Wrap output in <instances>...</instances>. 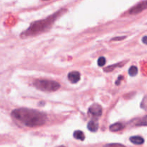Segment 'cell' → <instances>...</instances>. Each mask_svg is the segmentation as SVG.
<instances>
[{"mask_svg": "<svg viewBox=\"0 0 147 147\" xmlns=\"http://www.w3.org/2000/svg\"><path fill=\"white\" fill-rule=\"evenodd\" d=\"M89 112L92 114L94 116L99 117L102 115V107H100L99 105L94 104L90 107L89 109Z\"/></svg>", "mask_w": 147, "mask_h": 147, "instance_id": "5b68a950", "label": "cell"}, {"mask_svg": "<svg viewBox=\"0 0 147 147\" xmlns=\"http://www.w3.org/2000/svg\"><path fill=\"white\" fill-rule=\"evenodd\" d=\"M147 9V0H144L143 2L137 4L134 7H133L129 10V13L131 15H136V14L140 13L142 11L145 10Z\"/></svg>", "mask_w": 147, "mask_h": 147, "instance_id": "277c9868", "label": "cell"}, {"mask_svg": "<svg viewBox=\"0 0 147 147\" xmlns=\"http://www.w3.org/2000/svg\"><path fill=\"white\" fill-rule=\"evenodd\" d=\"M124 128V125L121 123H115L112 124L110 126V130L113 132H117V131H121Z\"/></svg>", "mask_w": 147, "mask_h": 147, "instance_id": "52a82bcc", "label": "cell"}, {"mask_svg": "<svg viewBox=\"0 0 147 147\" xmlns=\"http://www.w3.org/2000/svg\"><path fill=\"white\" fill-rule=\"evenodd\" d=\"M12 117L28 127L41 126L46 123L47 120L46 115L43 113L26 108L14 110L12 112Z\"/></svg>", "mask_w": 147, "mask_h": 147, "instance_id": "6da1fadb", "label": "cell"}, {"mask_svg": "<svg viewBox=\"0 0 147 147\" xmlns=\"http://www.w3.org/2000/svg\"><path fill=\"white\" fill-rule=\"evenodd\" d=\"M142 42L144 43V44L147 45V36H144L142 38Z\"/></svg>", "mask_w": 147, "mask_h": 147, "instance_id": "2e32d148", "label": "cell"}, {"mask_svg": "<svg viewBox=\"0 0 147 147\" xmlns=\"http://www.w3.org/2000/svg\"><path fill=\"white\" fill-rule=\"evenodd\" d=\"M130 141L134 144H137V145H140V144H144V140L142 137L138 136H132L130 138Z\"/></svg>", "mask_w": 147, "mask_h": 147, "instance_id": "9c48e42d", "label": "cell"}, {"mask_svg": "<svg viewBox=\"0 0 147 147\" xmlns=\"http://www.w3.org/2000/svg\"><path fill=\"white\" fill-rule=\"evenodd\" d=\"M65 9H61L59 12H56L53 15H51L50 17L47 18L45 20H42L40 21L33 22L32 25L30 26L28 30H27L25 32V35L27 36L30 35H35L36 34H40V32H43L44 31H46L48 29L51 27L54 21L56 20V18L59 16H60L61 14L63 13Z\"/></svg>", "mask_w": 147, "mask_h": 147, "instance_id": "7a4b0ae2", "label": "cell"}, {"mask_svg": "<svg viewBox=\"0 0 147 147\" xmlns=\"http://www.w3.org/2000/svg\"><path fill=\"white\" fill-rule=\"evenodd\" d=\"M104 147H125V146L121 144H109L105 146Z\"/></svg>", "mask_w": 147, "mask_h": 147, "instance_id": "9a60e30c", "label": "cell"}, {"mask_svg": "<svg viewBox=\"0 0 147 147\" xmlns=\"http://www.w3.org/2000/svg\"><path fill=\"white\" fill-rule=\"evenodd\" d=\"M123 38H125V36L123 37H118V38H113V40H123Z\"/></svg>", "mask_w": 147, "mask_h": 147, "instance_id": "e0dca14e", "label": "cell"}, {"mask_svg": "<svg viewBox=\"0 0 147 147\" xmlns=\"http://www.w3.org/2000/svg\"><path fill=\"white\" fill-rule=\"evenodd\" d=\"M106 63V59L105 58L102 56V57L99 58L98 61H97V64H98L99 66H102L105 64Z\"/></svg>", "mask_w": 147, "mask_h": 147, "instance_id": "4fadbf2b", "label": "cell"}, {"mask_svg": "<svg viewBox=\"0 0 147 147\" xmlns=\"http://www.w3.org/2000/svg\"><path fill=\"white\" fill-rule=\"evenodd\" d=\"M33 86L38 90L43 92H55L60 88L61 85L57 82L50 80H36L34 81Z\"/></svg>", "mask_w": 147, "mask_h": 147, "instance_id": "3957f363", "label": "cell"}, {"mask_svg": "<svg viewBox=\"0 0 147 147\" xmlns=\"http://www.w3.org/2000/svg\"><path fill=\"white\" fill-rule=\"evenodd\" d=\"M87 128L92 132H95L98 130V123L94 121H91L87 124Z\"/></svg>", "mask_w": 147, "mask_h": 147, "instance_id": "ba28073f", "label": "cell"}, {"mask_svg": "<svg viewBox=\"0 0 147 147\" xmlns=\"http://www.w3.org/2000/svg\"><path fill=\"white\" fill-rule=\"evenodd\" d=\"M73 136H74V137L76 138V139L81 140V141H84V138H85V136H84V133H83L82 131H74Z\"/></svg>", "mask_w": 147, "mask_h": 147, "instance_id": "30bf717a", "label": "cell"}, {"mask_svg": "<svg viewBox=\"0 0 147 147\" xmlns=\"http://www.w3.org/2000/svg\"><path fill=\"white\" fill-rule=\"evenodd\" d=\"M141 107L142 109H144V110H147V97H145L143 99L141 104Z\"/></svg>", "mask_w": 147, "mask_h": 147, "instance_id": "5bb4252c", "label": "cell"}, {"mask_svg": "<svg viewBox=\"0 0 147 147\" xmlns=\"http://www.w3.org/2000/svg\"><path fill=\"white\" fill-rule=\"evenodd\" d=\"M123 77L122 76H121V77H118V81H117L116 82H115V83H116V84H119V82H121V80H121V79H123Z\"/></svg>", "mask_w": 147, "mask_h": 147, "instance_id": "ac0fdd59", "label": "cell"}, {"mask_svg": "<svg viewBox=\"0 0 147 147\" xmlns=\"http://www.w3.org/2000/svg\"><path fill=\"white\" fill-rule=\"evenodd\" d=\"M58 147H65L64 146H58Z\"/></svg>", "mask_w": 147, "mask_h": 147, "instance_id": "d6986e66", "label": "cell"}, {"mask_svg": "<svg viewBox=\"0 0 147 147\" xmlns=\"http://www.w3.org/2000/svg\"><path fill=\"white\" fill-rule=\"evenodd\" d=\"M43 1H46V0H43Z\"/></svg>", "mask_w": 147, "mask_h": 147, "instance_id": "ffe728a7", "label": "cell"}, {"mask_svg": "<svg viewBox=\"0 0 147 147\" xmlns=\"http://www.w3.org/2000/svg\"><path fill=\"white\" fill-rule=\"evenodd\" d=\"M137 73H138V69H137L136 66H132L130 67L129 70H128V74H130V76L134 77V76L136 75Z\"/></svg>", "mask_w": 147, "mask_h": 147, "instance_id": "7c38bea8", "label": "cell"}, {"mask_svg": "<svg viewBox=\"0 0 147 147\" xmlns=\"http://www.w3.org/2000/svg\"><path fill=\"white\" fill-rule=\"evenodd\" d=\"M136 125L138 126H146L147 125V115L143 117L137 122Z\"/></svg>", "mask_w": 147, "mask_h": 147, "instance_id": "8fae6325", "label": "cell"}, {"mask_svg": "<svg viewBox=\"0 0 147 147\" xmlns=\"http://www.w3.org/2000/svg\"><path fill=\"white\" fill-rule=\"evenodd\" d=\"M80 73L78 71H71L68 74V79L73 84H76L80 80Z\"/></svg>", "mask_w": 147, "mask_h": 147, "instance_id": "8992f818", "label": "cell"}]
</instances>
